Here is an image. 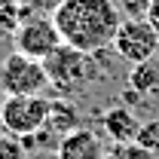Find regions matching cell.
<instances>
[{"mask_svg": "<svg viewBox=\"0 0 159 159\" xmlns=\"http://www.w3.org/2000/svg\"><path fill=\"white\" fill-rule=\"evenodd\" d=\"M129 89H135L144 98L156 95L159 92V64L153 58L141 61V64H132V70H129Z\"/></svg>", "mask_w": 159, "mask_h": 159, "instance_id": "obj_10", "label": "cell"}, {"mask_svg": "<svg viewBox=\"0 0 159 159\" xmlns=\"http://www.w3.org/2000/svg\"><path fill=\"white\" fill-rule=\"evenodd\" d=\"M101 129L104 135L110 138V144H125V141H135L141 132V119L135 116V110H129L125 104L122 107H110L101 113Z\"/></svg>", "mask_w": 159, "mask_h": 159, "instance_id": "obj_8", "label": "cell"}, {"mask_svg": "<svg viewBox=\"0 0 159 159\" xmlns=\"http://www.w3.org/2000/svg\"><path fill=\"white\" fill-rule=\"evenodd\" d=\"M0 159H28V147L21 144V138L3 132L0 135Z\"/></svg>", "mask_w": 159, "mask_h": 159, "instance_id": "obj_14", "label": "cell"}, {"mask_svg": "<svg viewBox=\"0 0 159 159\" xmlns=\"http://www.w3.org/2000/svg\"><path fill=\"white\" fill-rule=\"evenodd\" d=\"M52 21L61 34V43L98 55L113 46L122 16L113 0H58Z\"/></svg>", "mask_w": 159, "mask_h": 159, "instance_id": "obj_1", "label": "cell"}, {"mask_svg": "<svg viewBox=\"0 0 159 159\" xmlns=\"http://www.w3.org/2000/svg\"><path fill=\"white\" fill-rule=\"evenodd\" d=\"M12 46L21 55H31V58L43 61L49 52H55L61 46V34L55 28V21H52V16H31L12 34Z\"/></svg>", "mask_w": 159, "mask_h": 159, "instance_id": "obj_6", "label": "cell"}, {"mask_svg": "<svg viewBox=\"0 0 159 159\" xmlns=\"http://www.w3.org/2000/svg\"><path fill=\"white\" fill-rule=\"evenodd\" d=\"M55 159H107L104 141L92 129H74L67 135H61L55 144Z\"/></svg>", "mask_w": 159, "mask_h": 159, "instance_id": "obj_7", "label": "cell"}, {"mask_svg": "<svg viewBox=\"0 0 159 159\" xmlns=\"http://www.w3.org/2000/svg\"><path fill=\"white\" fill-rule=\"evenodd\" d=\"M98 55H101V52H98ZM98 55L61 43L55 52H49V55L43 58L49 86L58 89L61 95H70V92L83 89L86 83H95V80L104 74V67L98 64Z\"/></svg>", "mask_w": 159, "mask_h": 159, "instance_id": "obj_2", "label": "cell"}, {"mask_svg": "<svg viewBox=\"0 0 159 159\" xmlns=\"http://www.w3.org/2000/svg\"><path fill=\"white\" fill-rule=\"evenodd\" d=\"M141 147H147L150 153L159 156V119H150V122H141V132L135 138Z\"/></svg>", "mask_w": 159, "mask_h": 159, "instance_id": "obj_15", "label": "cell"}, {"mask_svg": "<svg viewBox=\"0 0 159 159\" xmlns=\"http://www.w3.org/2000/svg\"><path fill=\"white\" fill-rule=\"evenodd\" d=\"M28 19L25 12L19 9V3L16 0H6V3H0V31H6V34H16L19 31V25Z\"/></svg>", "mask_w": 159, "mask_h": 159, "instance_id": "obj_12", "label": "cell"}, {"mask_svg": "<svg viewBox=\"0 0 159 159\" xmlns=\"http://www.w3.org/2000/svg\"><path fill=\"white\" fill-rule=\"evenodd\" d=\"M46 129L52 132V135H67V132H74L80 129V107L74 104L70 98H55L49 101V113H46Z\"/></svg>", "mask_w": 159, "mask_h": 159, "instance_id": "obj_9", "label": "cell"}, {"mask_svg": "<svg viewBox=\"0 0 159 159\" xmlns=\"http://www.w3.org/2000/svg\"><path fill=\"white\" fill-rule=\"evenodd\" d=\"M49 89V77L43 61L21 55V52H9L0 61V92L3 95H43Z\"/></svg>", "mask_w": 159, "mask_h": 159, "instance_id": "obj_3", "label": "cell"}, {"mask_svg": "<svg viewBox=\"0 0 159 159\" xmlns=\"http://www.w3.org/2000/svg\"><path fill=\"white\" fill-rule=\"evenodd\" d=\"M156 159H159V156H156Z\"/></svg>", "mask_w": 159, "mask_h": 159, "instance_id": "obj_16", "label": "cell"}, {"mask_svg": "<svg viewBox=\"0 0 159 159\" xmlns=\"http://www.w3.org/2000/svg\"><path fill=\"white\" fill-rule=\"evenodd\" d=\"M122 19H150L153 0H113Z\"/></svg>", "mask_w": 159, "mask_h": 159, "instance_id": "obj_13", "label": "cell"}, {"mask_svg": "<svg viewBox=\"0 0 159 159\" xmlns=\"http://www.w3.org/2000/svg\"><path fill=\"white\" fill-rule=\"evenodd\" d=\"M46 113H49V98L43 95H3L0 129L16 138H25L46 125Z\"/></svg>", "mask_w": 159, "mask_h": 159, "instance_id": "obj_4", "label": "cell"}, {"mask_svg": "<svg viewBox=\"0 0 159 159\" xmlns=\"http://www.w3.org/2000/svg\"><path fill=\"white\" fill-rule=\"evenodd\" d=\"M107 159H156V153L141 147L138 141H125V144H110L107 147Z\"/></svg>", "mask_w": 159, "mask_h": 159, "instance_id": "obj_11", "label": "cell"}, {"mask_svg": "<svg viewBox=\"0 0 159 159\" xmlns=\"http://www.w3.org/2000/svg\"><path fill=\"white\" fill-rule=\"evenodd\" d=\"M119 58H125L129 64H141V61L156 58L159 52V31L150 19H122L113 46Z\"/></svg>", "mask_w": 159, "mask_h": 159, "instance_id": "obj_5", "label": "cell"}]
</instances>
